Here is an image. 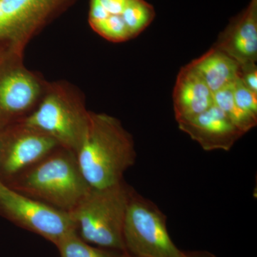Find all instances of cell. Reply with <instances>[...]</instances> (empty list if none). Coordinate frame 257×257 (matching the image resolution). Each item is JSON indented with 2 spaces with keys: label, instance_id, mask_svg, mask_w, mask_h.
<instances>
[{
  "label": "cell",
  "instance_id": "1",
  "mask_svg": "<svg viewBox=\"0 0 257 257\" xmlns=\"http://www.w3.org/2000/svg\"><path fill=\"white\" fill-rule=\"evenodd\" d=\"M81 173L89 187L104 189L124 182L136 162L133 135L121 121L105 113H89V124L76 152Z\"/></svg>",
  "mask_w": 257,
  "mask_h": 257
},
{
  "label": "cell",
  "instance_id": "2",
  "mask_svg": "<svg viewBox=\"0 0 257 257\" xmlns=\"http://www.w3.org/2000/svg\"><path fill=\"white\" fill-rule=\"evenodd\" d=\"M5 184L68 213L91 189L81 173L75 153L61 147Z\"/></svg>",
  "mask_w": 257,
  "mask_h": 257
},
{
  "label": "cell",
  "instance_id": "3",
  "mask_svg": "<svg viewBox=\"0 0 257 257\" xmlns=\"http://www.w3.org/2000/svg\"><path fill=\"white\" fill-rule=\"evenodd\" d=\"M133 187L126 182L92 189L69 213L79 236L87 243L126 252L123 226Z\"/></svg>",
  "mask_w": 257,
  "mask_h": 257
},
{
  "label": "cell",
  "instance_id": "4",
  "mask_svg": "<svg viewBox=\"0 0 257 257\" xmlns=\"http://www.w3.org/2000/svg\"><path fill=\"white\" fill-rule=\"evenodd\" d=\"M89 113L75 87L63 81L48 82L36 108L20 121L76 154L87 131Z\"/></svg>",
  "mask_w": 257,
  "mask_h": 257
},
{
  "label": "cell",
  "instance_id": "5",
  "mask_svg": "<svg viewBox=\"0 0 257 257\" xmlns=\"http://www.w3.org/2000/svg\"><path fill=\"white\" fill-rule=\"evenodd\" d=\"M123 239L128 254L137 257H184L169 234L167 216L152 201L133 188L130 194Z\"/></svg>",
  "mask_w": 257,
  "mask_h": 257
},
{
  "label": "cell",
  "instance_id": "6",
  "mask_svg": "<svg viewBox=\"0 0 257 257\" xmlns=\"http://www.w3.org/2000/svg\"><path fill=\"white\" fill-rule=\"evenodd\" d=\"M47 81L23 63V55L5 52L0 60V130L26 118L41 100Z\"/></svg>",
  "mask_w": 257,
  "mask_h": 257
},
{
  "label": "cell",
  "instance_id": "7",
  "mask_svg": "<svg viewBox=\"0 0 257 257\" xmlns=\"http://www.w3.org/2000/svg\"><path fill=\"white\" fill-rule=\"evenodd\" d=\"M75 0H0V43L23 55L28 42Z\"/></svg>",
  "mask_w": 257,
  "mask_h": 257
},
{
  "label": "cell",
  "instance_id": "8",
  "mask_svg": "<svg viewBox=\"0 0 257 257\" xmlns=\"http://www.w3.org/2000/svg\"><path fill=\"white\" fill-rule=\"evenodd\" d=\"M0 216L54 244L77 230L68 212L12 189L0 181Z\"/></svg>",
  "mask_w": 257,
  "mask_h": 257
},
{
  "label": "cell",
  "instance_id": "9",
  "mask_svg": "<svg viewBox=\"0 0 257 257\" xmlns=\"http://www.w3.org/2000/svg\"><path fill=\"white\" fill-rule=\"evenodd\" d=\"M60 147L23 121L0 130V181L7 184Z\"/></svg>",
  "mask_w": 257,
  "mask_h": 257
},
{
  "label": "cell",
  "instance_id": "10",
  "mask_svg": "<svg viewBox=\"0 0 257 257\" xmlns=\"http://www.w3.org/2000/svg\"><path fill=\"white\" fill-rule=\"evenodd\" d=\"M177 123L181 131L207 152L229 151L244 135L214 104L201 114Z\"/></svg>",
  "mask_w": 257,
  "mask_h": 257
},
{
  "label": "cell",
  "instance_id": "11",
  "mask_svg": "<svg viewBox=\"0 0 257 257\" xmlns=\"http://www.w3.org/2000/svg\"><path fill=\"white\" fill-rule=\"evenodd\" d=\"M214 47L240 65L257 60V0H251L239 15L231 18Z\"/></svg>",
  "mask_w": 257,
  "mask_h": 257
},
{
  "label": "cell",
  "instance_id": "12",
  "mask_svg": "<svg viewBox=\"0 0 257 257\" xmlns=\"http://www.w3.org/2000/svg\"><path fill=\"white\" fill-rule=\"evenodd\" d=\"M214 104V94L199 74L189 64L182 67L173 91L176 121L194 117Z\"/></svg>",
  "mask_w": 257,
  "mask_h": 257
},
{
  "label": "cell",
  "instance_id": "13",
  "mask_svg": "<svg viewBox=\"0 0 257 257\" xmlns=\"http://www.w3.org/2000/svg\"><path fill=\"white\" fill-rule=\"evenodd\" d=\"M188 64L202 77L213 94L231 85L239 77L240 64L214 46Z\"/></svg>",
  "mask_w": 257,
  "mask_h": 257
},
{
  "label": "cell",
  "instance_id": "14",
  "mask_svg": "<svg viewBox=\"0 0 257 257\" xmlns=\"http://www.w3.org/2000/svg\"><path fill=\"white\" fill-rule=\"evenodd\" d=\"M61 257H123L125 252L93 246L79 236L77 230L64 236L55 245Z\"/></svg>",
  "mask_w": 257,
  "mask_h": 257
},
{
  "label": "cell",
  "instance_id": "15",
  "mask_svg": "<svg viewBox=\"0 0 257 257\" xmlns=\"http://www.w3.org/2000/svg\"><path fill=\"white\" fill-rule=\"evenodd\" d=\"M232 84L214 93V102L245 135L256 126L257 117L245 112L236 105L233 96Z\"/></svg>",
  "mask_w": 257,
  "mask_h": 257
},
{
  "label": "cell",
  "instance_id": "16",
  "mask_svg": "<svg viewBox=\"0 0 257 257\" xmlns=\"http://www.w3.org/2000/svg\"><path fill=\"white\" fill-rule=\"evenodd\" d=\"M155 15V8L145 0H130L121 17L133 39L150 26Z\"/></svg>",
  "mask_w": 257,
  "mask_h": 257
},
{
  "label": "cell",
  "instance_id": "17",
  "mask_svg": "<svg viewBox=\"0 0 257 257\" xmlns=\"http://www.w3.org/2000/svg\"><path fill=\"white\" fill-rule=\"evenodd\" d=\"M91 28L98 35L110 42H123L132 39L121 16L109 17Z\"/></svg>",
  "mask_w": 257,
  "mask_h": 257
},
{
  "label": "cell",
  "instance_id": "18",
  "mask_svg": "<svg viewBox=\"0 0 257 257\" xmlns=\"http://www.w3.org/2000/svg\"><path fill=\"white\" fill-rule=\"evenodd\" d=\"M130 0H90L89 23L95 24L111 16H121Z\"/></svg>",
  "mask_w": 257,
  "mask_h": 257
},
{
  "label": "cell",
  "instance_id": "19",
  "mask_svg": "<svg viewBox=\"0 0 257 257\" xmlns=\"http://www.w3.org/2000/svg\"><path fill=\"white\" fill-rule=\"evenodd\" d=\"M236 105L245 112L257 117V94L246 87L238 77L232 84Z\"/></svg>",
  "mask_w": 257,
  "mask_h": 257
},
{
  "label": "cell",
  "instance_id": "20",
  "mask_svg": "<svg viewBox=\"0 0 257 257\" xmlns=\"http://www.w3.org/2000/svg\"><path fill=\"white\" fill-rule=\"evenodd\" d=\"M239 79L246 87L257 94V67L256 63L240 65Z\"/></svg>",
  "mask_w": 257,
  "mask_h": 257
},
{
  "label": "cell",
  "instance_id": "21",
  "mask_svg": "<svg viewBox=\"0 0 257 257\" xmlns=\"http://www.w3.org/2000/svg\"><path fill=\"white\" fill-rule=\"evenodd\" d=\"M184 257H216L214 253L207 251H185Z\"/></svg>",
  "mask_w": 257,
  "mask_h": 257
},
{
  "label": "cell",
  "instance_id": "22",
  "mask_svg": "<svg viewBox=\"0 0 257 257\" xmlns=\"http://www.w3.org/2000/svg\"><path fill=\"white\" fill-rule=\"evenodd\" d=\"M123 257H137V256H133V255H130V254H128V253H125V254L124 255V256H123Z\"/></svg>",
  "mask_w": 257,
  "mask_h": 257
},
{
  "label": "cell",
  "instance_id": "23",
  "mask_svg": "<svg viewBox=\"0 0 257 257\" xmlns=\"http://www.w3.org/2000/svg\"><path fill=\"white\" fill-rule=\"evenodd\" d=\"M5 53V52H2V51H0V60H1L2 57H3V55H4Z\"/></svg>",
  "mask_w": 257,
  "mask_h": 257
}]
</instances>
